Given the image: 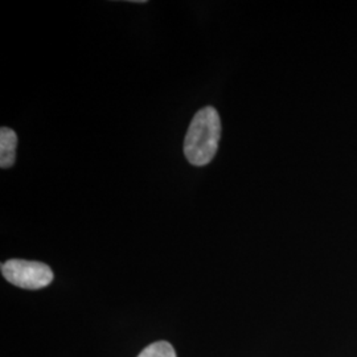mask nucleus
<instances>
[{
    "label": "nucleus",
    "mask_w": 357,
    "mask_h": 357,
    "mask_svg": "<svg viewBox=\"0 0 357 357\" xmlns=\"http://www.w3.org/2000/svg\"><path fill=\"white\" fill-rule=\"evenodd\" d=\"M221 121L216 109L203 107L192 118L184 139V155L192 166L209 165L218 150Z\"/></svg>",
    "instance_id": "obj_1"
},
{
    "label": "nucleus",
    "mask_w": 357,
    "mask_h": 357,
    "mask_svg": "<svg viewBox=\"0 0 357 357\" xmlns=\"http://www.w3.org/2000/svg\"><path fill=\"white\" fill-rule=\"evenodd\" d=\"M0 268L6 281L26 290H40L53 281L52 268L38 261L8 259Z\"/></svg>",
    "instance_id": "obj_2"
},
{
    "label": "nucleus",
    "mask_w": 357,
    "mask_h": 357,
    "mask_svg": "<svg viewBox=\"0 0 357 357\" xmlns=\"http://www.w3.org/2000/svg\"><path fill=\"white\" fill-rule=\"evenodd\" d=\"M17 135L13 128H1L0 130V167L10 168L16 160Z\"/></svg>",
    "instance_id": "obj_3"
},
{
    "label": "nucleus",
    "mask_w": 357,
    "mask_h": 357,
    "mask_svg": "<svg viewBox=\"0 0 357 357\" xmlns=\"http://www.w3.org/2000/svg\"><path fill=\"white\" fill-rule=\"evenodd\" d=\"M138 357H178L174 347L168 342H155L153 344L147 345Z\"/></svg>",
    "instance_id": "obj_4"
}]
</instances>
